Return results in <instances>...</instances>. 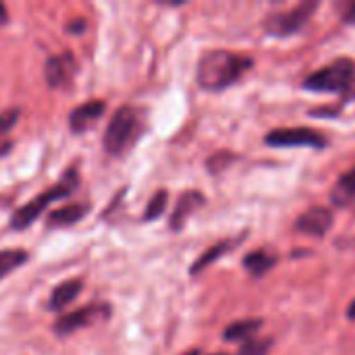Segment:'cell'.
I'll return each instance as SVG.
<instances>
[{"mask_svg":"<svg viewBox=\"0 0 355 355\" xmlns=\"http://www.w3.org/2000/svg\"><path fill=\"white\" fill-rule=\"evenodd\" d=\"M254 60L245 54H237L231 50H210L198 62V85L208 92H220L239 81L250 69Z\"/></svg>","mask_w":355,"mask_h":355,"instance_id":"cell-1","label":"cell"},{"mask_svg":"<svg viewBox=\"0 0 355 355\" xmlns=\"http://www.w3.org/2000/svg\"><path fill=\"white\" fill-rule=\"evenodd\" d=\"M144 131V114L135 106H121L104 133V150L110 156H123L141 135Z\"/></svg>","mask_w":355,"mask_h":355,"instance_id":"cell-2","label":"cell"},{"mask_svg":"<svg viewBox=\"0 0 355 355\" xmlns=\"http://www.w3.org/2000/svg\"><path fill=\"white\" fill-rule=\"evenodd\" d=\"M77 187H79V175H77V171H69L54 187L46 189L44 193H40L37 198H33L29 204L21 206V208L12 214L10 227L17 229V231L27 229L33 220H37V218L42 216V212H44L52 202H56V200H67Z\"/></svg>","mask_w":355,"mask_h":355,"instance_id":"cell-3","label":"cell"},{"mask_svg":"<svg viewBox=\"0 0 355 355\" xmlns=\"http://www.w3.org/2000/svg\"><path fill=\"white\" fill-rule=\"evenodd\" d=\"M355 77V62L352 58H337L322 69L308 75L304 87L318 94H343L347 96Z\"/></svg>","mask_w":355,"mask_h":355,"instance_id":"cell-4","label":"cell"},{"mask_svg":"<svg viewBox=\"0 0 355 355\" xmlns=\"http://www.w3.org/2000/svg\"><path fill=\"white\" fill-rule=\"evenodd\" d=\"M316 8H318V2H302L285 12H272L266 17L264 27L270 35H277V37L293 35L308 25V21L316 12Z\"/></svg>","mask_w":355,"mask_h":355,"instance_id":"cell-5","label":"cell"},{"mask_svg":"<svg viewBox=\"0 0 355 355\" xmlns=\"http://www.w3.org/2000/svg\"><path fill=\"white\" fill-rule=\"evenodd\" d=\"M264 141L272 148H316L322 150L329 146L324 133L308 127H293V129H275L268 131Z\"/></svg>","mask_w":355,"mask_h":355,"instance_id":"cell-6","label":"cell"},{"mask_svg":"<svg viewBox=\"0 0 355 355\" xmlns=\"http://www.w3.org/2000/svg\"><path fill=\"white\" fill-rule=\"evenodd\" d=\"M108 314V308L106 306H98V304H92V306H85V308H79L75 312H69L64 316H60L54 324V333L58 337H67V335H73L75 331L83 329V327H89L92 322L100 320L102 316Z\"/></svg>","mask_w":355,"mask_h":355,"instance_id":"cell-7","label":"cell"},{"mask_svg":"<svg viewBox=\"0 0 355 355\" xmlns=\"http://www.w3.org/2000/svg\"><path fill=\"white\" fill-rule=\"evenodd\" d=\"M75 73H77V60L71 52H60L56 56H50L44 67L46 83L54 89L71 85Z\"/></svg>","mask_w":355,"mask_h":355,"instance_id":"cell-8","label":"cell"},{"mask_svg":"<svg viewBox=\"0 0 355 355\" xmlns=\"http://www.w3.org/2000/svg\"><path fill=\"white\" fill-rule=\"evenodd\" d=\"M333 212L324 206H314L310 210H306L297 223H295V229L308 237H324L331 229H333Z\"/></svg>","mask_w":355,"mask_h":355,"instance_id":"cell-9","label":"cell"},{"mask_svg":"<svg viewBox=\"0 0 355 355\" xmlns=\"http://www.w3.org/2000/svg\"><path fill=\"white\" fill-rule=\"evenodd\" d=\"M106 112V102L104 100H89L81 106H77L71 114H69V127L75 133H83L87 131L102 114Z\"/></svg>","mask_w":355,"mask_h":355,"instance_id":"cell-10","label":"cell"},{"mask_svg":"<svg viewBox=\"0 0 355 355\" xmlns=\"http://www.w3.org/2000/svg\"><path fill=\"white\" fill-rule=\"evenodd\" d=\"M81 289H83V281H79V279L62 281V283L52 291V295H50V300H48V308H50L52 312L64 310L69 304H73V302L77 300V295L81 293Z\"/></svg>","mask_w":355,"mask_h":355,"instance_id":"cell-11","label":"cell"},{"mask_svg":"<svg viewBox=\"0 0 355 355\" xmlns=\"http://www.w3.org/2000/svg\"><path fill=\"white\" fill-rule=\"evenodd\" d=\"M200 206H204V196H202L200 191H187V193H183L181 200H179V204H177V208H175V212H173L171 229H173V231H179V229L185 225V220H187Z\"/></svg>","mask_w":355,"mask_h":355,"instance_id":"cell-12","label":"cell"},{"mask_svg":"<svg viewBox=\"0 0 355 355\" xmlns=\"http://www.w3.org/2000/svg\"><path fill=\"white\" fill-rule=\"evenodd\" d=\"M89 212V204H67L54 212H50L48 216V227H69L79 223L85 214Z\"/></svg>","mask_w":355,"mask_h":355,"instance_id":"cell-13","label":"cell"},{"mask_svg":"<svg viewBox=\"0 0 355 355\" xmlns=\"http://www.w3.org/2000/svg\"><path fill=\"white\" fill-rule=\"evenodd\" d=\"M331 200L335 206H352L355 202V166L345 173L343 177H339V181L335 183L333 191H331Z\"/></svg>","mask_w":355,"mask_h":355,"instance_id":"cell-14","label":"cell"},{"mask_svg":"<svg viewBox=\"0 0 355 355\" xmlns=\"http://www.w3.org/2000/svg\"><path fill=\"white\" fill-rule=\"evenodd\" d=\"M277 260H279L277 254H272V252H268V250H256V252H252V254H248V256L243 258V266H245V270L252 272L254 277H262V275H266L270 268H275Z\"/></svg>","mask_w":355,"mask_h":355,"instance_id":"cell-15","label":"cell"},{"mask_svg":"<svg viewBox=\"0 0 355 355\" xmlns=\"http://www.w3.org/2000/svg\"><path fill=\"white\" fill-rule=\"evenodd\" d=\"M239 241H243V237H237V239H227V241H220V243H216V245H212L206 254H202L196 262H193V266H191V275H198V272H202L204 268H208L212 262H216L220 256H225V254H229Z\"/></svg>","mask_w":355,"mask_h":355,"instance_id":"cell-16","label":"cell"},{"mask_svg":"<svg viewBox=\"0 0 355 355\" xmlns=\"http://www.w3.org/2000/svg\"><path fill=\"white\" fill-rule=\"evenodd\" d=\"M262 329V320L248 318V320H237L231 327L225 329V339L227 341H250L258 331Z\"/></svg>","mask_w":355,"mask_h":355,"instance_id":"cell-17","label":"cell"},{"mask_svg":"<svg viewBox=\"0 0 355 355\" xmlns=\"http://www.w3.org/2000/svg\"><path fill=\"white\" fill-rule=\"evenodd\" d=\"M27 258H29V254L25 250H19V248L2 250L0 252V281L4 277H8L12 270H17L19 266H23L27 262Z\"/></svg>","mask_w":355,"mask_h":355,"instance_id":"cell-18","label":"cell"},{"mask_svg":"<svg viewBox=\"0 0 355 355\" xmlns=\"http://www.w3.org/2000/svg\"><path fill=\"white\" fill-rule=\"evenodd\" d=\"M166 202H168V191L160 189L154 193V198L150 200L146 212H144V220H156L162 216V212L166 210Z\"/></svg>","mask_w":355,"mask_h":355,"instance_id":"cell-19","label":"cell"},{"mask_svg":"<svg viewBox=\"0 0 355 355\" xmlns=\"http://www.w3.org/2000/svg\"><path fill=\"white\" fill-rule=\"evenodd\" d=\"M272 347V339H250L241 345L239 355H268Z\"/></svg>","mask_w":355,"mask_h":355,"instance_id":"cell-20","label":"cell"},{"mask_svg":"<svg viewBox=\"0 0 355 355\" xmlns=\"http://www.w3.org/2000/svg\"><path fill=\"white\" fill-rule=\"evenodd\" d=\"M19 108H8V110H2L0 112V137L6 135L19 121Z\"/></svg>","mask_w":355,"mask_h":355,"instance_id":"cell-21","label":"cell"},{"mask_svg":"<svg viewBox=\"0 0 355 355\" xmlns=\"http://www.w3.org/2000/svg\"><path fill=\"white\" fill-rule=\"evenodd\" d=\"M10 148H12V144H10V141H4V144H0V156H4V154L10 150Z\"/></svg>","mask_w":355,"mask_h":355,"instance_id":"cell-22","label":"cell"},{"mask_svg":"<svg viewBox=\"0 0 355 355\" xmlns=\"http://www.w3.org/2000/svg\"><path fill=\"white\" fill-rule=\"evenodd\" d=\"M2 23H6V6L0 2V25H2Z\"/></svg>","mask_w":355,"mask_h":355,"instance_id":"cell-23","label":"cell"},{"mask_svg":"<svg viewBox=\"0 0 355 355\" xmlns=\"http://www.w3.org/2000/svg\"><path fill=\"white\" fill-rule=\"evenodd\" d=\"M345 100H355V77L352 87H349V92H347V96H345Z\"/></svg>","mask_w":355,"mask_h":355,"instance_id":"cell-24","label":"cell"},{"mask_svg":"<svg viewBox=\"0 0 355 355\" xmlns=\"http://www.w3.org/2000/svg\"><path fill=\"white\" fill-rule=\"evenodd\" d=\"M347 316H349V320H355V300H354V302H352L349 310H347Z\"/></svg>","mask_w":355,"mask_h":355,"instance_id":"cell-25","label":"cell"},{"mask_svg":"<svg viewBox=\"0 0 355 355\" xmlns=\"http://www.w3.org/2000/svg\"><path fill=\"white\" fill-rule=\"evenodd\" d=\"M187 355H200V352H191V354H187Z\"/></svg>","mask_w":355,"mask_h":355,"instance_id":"cell-26","label":"cell"},{"mask_svg":"<svg viewBox=\"0 0 355 355\" xmlns=\"http://www.w3.org/2000/svg\"><path fill=\"white\" fill-rule=\"evenodd\" d=\"M214 355H225V354H214Z\"/></svg>","mask_w":355,"mask_h":355,"instance_id":"cell-27","label":"cell"}]
</instances>
